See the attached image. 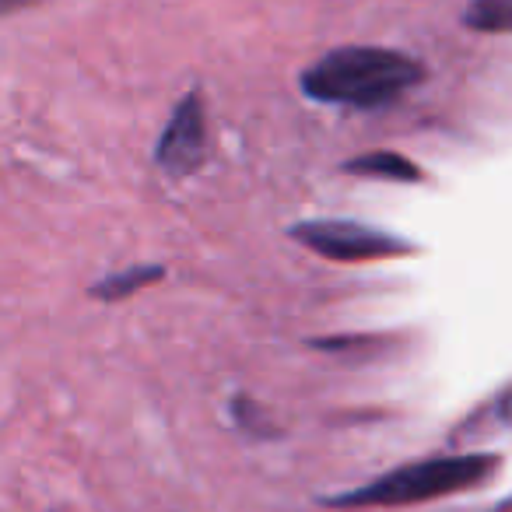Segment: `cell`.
<instances>
[{"instance_id":"obj_1","label":"cell","mask_w":512,"mask_h":512,"mask_svg":"<svg viewBox=\"0 0 512 512\" xmlns=\"http://www.w3.org/2000/svg\"><path fill=\"white\" fill-rule=\"evenodd\" d=\"M425 78V67L400 50L383 46H341L302 74V92L327 106L379 109L397 102Z\"/></svg>"},{"instance_id":"obj_2","label":"cell","mask_w":512,"mask_h":512,"mask_svg":"<svg viewBox=\"0 0 512 512\" xmlns=\"http://www.w3.org/2000/svg\"><path fill=\"white\" fill-rule=\"evenodd\" d=\"M498 470V456L463 453V456H432V460L407 463V467L386 470L376 481L362 484L344 495H330V505L341 509H365V505H414L439 495H456L474 484H484Z\"/></svg>"},{"instance_id":"obj_3","label":"cell","mask_w":512,"mask_h":512,"mask_svg":"<svg viewBox=\"0 0 512 512\" xmlns=\"http://www.w3.org/2000/svg\"><path fill=\"white\" fill-rule=\"evenodd\" d=\"M292 239L309 246L313 253L327 256V260H344V264L411 256L418 249L414 242L383 232V228L362 225V221H299L292 228Z\"/></svg>"},{"instance_id":"obj_4","label":"cell","mask_w":512,"mask_h":512,"mask_svg":"<svg viewBox=\"0 0 512 512\" xmlns=\"http://www.w3.org/2000/svg\"><path fill=\"white\" fill-rule=\"evenodd\" d=\"M207 158V116H204V95L200 88L183 95L158 137L155 162L169 176H190L204 165Z\"/></svg>"},{"instance_id":"obj_5","label":"cell","mask_w":512,"mask_h":512,"mask_svg":"<svg viewBox=\"0 0 512 512\" xmlns=\"http://www.w3.org/2000/svg\"><path fill=\"white\" fill-rule=\"evenodd\" d=\"M344 172L351 176H369V179H386V183H421L425 172L414 162H407L404 155H393V151H376V155H362L344 162Z\"/></svg>"},{"instance_id":"obj_6","label":"cell","mask_w":512,"mask_h":512,"mask_svg":"<svg viewBox=\"0 0 512 512\" xmlns=\"http://www.w3.org/2000/svg\"><path fill=\"white\" fill-rule=\"evenodd\" d=\"M463 25L477 32H512V0H470Z\"/></svg>"},{"instance_id":"obj_7","label":"cell","mask_w":512,"mask_h":512,"mask_svg":"<svg viewBox=\"0 0 512 512\" xmlns=\"http://www.w3.org/2000/svg\"><path fill=\"white\" fill-rule=\"evenodd\" d=\"M162 278V267H130V271L123 274H109V278H102L99 285L92 288L95 299H127V295H134L137 288H144L148 281H158Z\"/></svg>"},{"instance_id":"obj_8","label":"cell","mask_w":512,"mask_h":512,"mask_svg":"<svg viewBox=\"0 0 512 512\" xmlns=\"http://www.w3.org/2000/svg\"><path fill=\"white\" fill-rule=\"evenodd\" d=\"M25 4H36V0H4V8H25Z\"/></svg>"}]
</instances>
